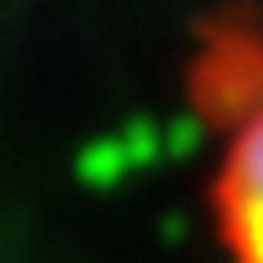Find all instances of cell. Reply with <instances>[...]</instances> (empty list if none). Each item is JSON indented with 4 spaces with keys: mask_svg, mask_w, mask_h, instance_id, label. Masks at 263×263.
Here are the masks:
<instances>
[{
    "mask_svg": "<svg viewBox=\"0 0 263 263\" xmlns=\"http://www.w3.org/2000/svg\"><path fill=\"white\" fill-rule=\"evenodd\" d=\"M218 233L233 263H263V101L238 122L213 182Z\"/></svg>",
    "mask_w": 263,
    "mask_h": 263,
    "instance_id": "1",
    "label": "cell"
}]
</instances>
